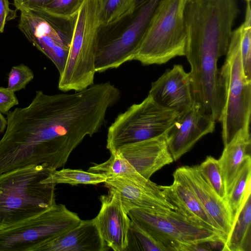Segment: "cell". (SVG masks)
I'll list each match as a JSON object with an SVG mask.
<instances>
[{"label": "cell", "instance_id": "obj_24", "mask_svg": "<svg viewBox=\"0 0 251 251\" xmlns=\"http://www.w3.org/2000/svg\"><path fill=\"white\" fill-rule=\"evenodd\" d=\"M107 177L103 174L86 172L80 169H63L54 170L43 180L44 183L55 184L66 183L72 185L77 184L96 185L104 182Z\"/></svg>", "mask_w": 251, "mask_h": 251}, {"label": "cell", "instance_id": "obj_10", "mask_svg": "<svg viewBox=\"0 0 251 251\" xmlns=\"http://www.w3.org/2000/svg\"><path fill=\"white\" fill-rule=\"evenodd\" d=\"M81 220L65 205L55 204L43 212L0 230V251H37L76 226Z\"/></svg>", "mask_w": 251, "mask_h": 251}, {"label": "cell", "instance_id": "obj_31", "mask_svg": "<svg viewBox=\"0 0 251 251\" xmlns=\"http://www.w3.org/2000/svg\"><path fill=\"white\" fill-rule=\"evenodd\" d=\"M241 28L240 49L242 63L246 77L251 80V27L242 24Z\"/></svg>", "mask_w": 251, "mask_h": 251}, {"label": "cell", "instance_id": "obj_27", "mask_svg": "<svg viewBox=\"0 0 251 251\" xmlns=\"http://www.w3.org/2000/svg\"><path fill=\"white\" fill-rule=\"evenodd\" d=\"M125 251H163L157 243L141 227L131 220Z\"/></svg>", "mask_w": 251, "mask_h": 251}, {"label": "cell", "instance_id": "obj_14", "mask_svg": "<svg viewBox=\"0 0 251 251\" xmlns=\"http://www.w3.org/2000/svg\"><path fill=\"white\" fill-rule=\"evenodd\" d=\"M19 28L26 38L43 52L62 73L70 47L48 22L29 12H21Z\"/></svg>", "mask_w": 251, "mask_h": 251}, {"label": "cell", "instance_id": "obj_30", "mask_svg": "<svg viewBox=\"0 0 251 251\" xmlns=\"http://www.w3.org/2000/svg\"><path fill=\"white\" fill-rule=\"evenodd\" d=\"M83 0H52L43 8L54 14L66 17L76 15Z\"/></svg>", "mask_w": 251, "mask_h": 251}, {"label": "cell", "instance_id": "obj_21", "mask_svg": "<svg viewBox=\"0 0 251 251\" xmlns=\"http://www.w3.org/2000/svg\"><path fill=\"white\" fill-rule=\"evenodd\" d=\"M251 194V155H248L245 158L226 199L233 226L243 204Z\"/></svg>", "mask_w": 251, "mask_h": 251}, {"label": "cell", "instance_id": "obj_7", "mask_svg": "<svg viewBox=\"0 0 251 251\" xmlns=\"http://www.w3.org/2000/svg\"><path fill=\"white\" fill-rule=\"evenodd\" d=\"M186 0H163L147 30L133 60L142 64H162L185 56L184 19Z\"/></svg>", "mask_w": 251, "mask_h": 251}, {"label": "cell", "instance_id": "obj_35", "mask_svg": "<svg viewBox=\"0 0 251 251\" xmlns=\"http://www.w3.org/2000/svg\"><path fill=\"white\" fill-rule=\"evenodd\" d=\"M243 24L246 27H251V10L250 2H247L245 21Z\"/></svg>", "mask_w": 251, "mask_h": 251}, {"label": "cell", "instance_id": "obj_20", "mask_svg": "<svg viewBox=\"0 0 251 251\" xmlns=\"http://www.w3.org/2000/svg\"><path fill=\"white\" fill-rule=\"evenodd\" d=\"M251 145L250 131L241 129L224 146L222 155L218 161L226 196L232 188L245 158L250 155Z\"/></svg>", "mask_w": 251, "mask_h": 251}, {"label": "cell", "instance_id": "obj_17", "mask_svg": "<svg viewBox=\"0 0 251 251\" xmlns=\"http://www.w3.org/2000/svg\"><path fill=\"white\" fill-rule=\"evenodd\" d=\"M117 151L138 173L147 179H150L155 172L174 161L164 135L126 145Z\"/></svg>", "mask_w": 251, "mask_h": 251}, {"label": "cell", "instance_id": "obj_22", "mask_svg": "<svg viewBox=\"0 0 251 251\" xmlns=\"http://www.w3.org/2000/svg\"><path fill=\"white\" fill-rule=\"evenodd\" d=\"M251 196L243 204L223 251H251Z\"/></svg>", "mask_w": 251, "mask_h": 251}, {"label": "cell", "instance_id": "obj_9", "mask_svg": "<svg viewBox=\"0 0 251 251\" xmlns=\"http://www.w3.org/2000/svg\"><path fill=\"white\" fill-rule=\"evenodd\" d=\"M127 215L157 243L163 251H190L195 244L210 241L226 244L217 234L175 210L162 213L133 208L129 210Z\"/></svg>", "mask_w": 251, "mask_h": 251}, {"label": "cell", "instance_id": "obj_8", "mask_svg": "<svg viewBox=\"0 0 251 251\" xmlns=\"http://www.w3.org/2000/svg\"><path fill=\"white\" fill-rule=\"evenodd\" d=\"M179 114L148 95L117 116L108 128L106 148L114 152L123 146L164 135Z\"/></svg>", "mask_w": 251, "mask_h": 251}, {"label": "cell", "instance_id": "obj_5", "mask_svg": "<svg viewBox=\"0 0 251 251\" xmlns=\"http://www.w3.org/2000/svg\"><path fill=\"white\" fill-rule=\"evenodd\" d=\"M101 0H83L78 11L67 59L59 75L62 92L83 90L94 84Z\"/></svg>", "mask_w": 251, "mask_h": 251}, {"label": "cell", "instance_id": "obj_15", "mask_svg": "<svg viewBox=\"0 0 251 251\" xmlns=\"http://www.w3.org/2000/svg\"><path fill=\"white\" fill-rule=\"evenodd\" d=\"M148 95L157 103L179 113L193 104L190 73L175 65L152 82Z\"/></svg>", "mask_w": 251, "mask_h": 251}, {"label": "cell", "instance_id": "obj_23", "mask_svg": "<svg viewBox=\"0 0 251 251\" xmlns=\"http://www.w3.org/2000/svg\"><path fill=\"white\" fill-rule=\"evenodd\" d=\"M110 153L107 161L90 167L88 171L104 175L107 178L120 176L137 181L149 179L138 173L118 151Z\"/></svg>", "mask_w": 251, "mask_h": 251}, {"label": "cell", "instance_id": "obj_26", "mask_svg": "<svg viewBox=\"0 0 251 251\" xmlns=\"http://www.w3.org/2000/svg\"><path fill=\"white\" fill-rule=\"evenodd\" d=\"M198 167L201 176L217 195L226 201V189L218 160L208 156Z\"/></svg>", "mask_w": 251, "mask_h": 251}, {"label": "cell", "instance_id": "obj_32", "mask_svg": "<svg viewBox=\"0 0 251 251\" xmlns=\"http://www.w3.org/2000/svg\"><path fill=\"white\" fill-rule=\"evenodd\" d=\"M19 101L14 92L8 88L0 87V112L7 114L9 110L18 105Z\"/></svg>", "mask_w": 251, "mask_h": 251}, {"label": "cell", "instance_id": "obj_13", "mask_svg": "<svg viewBox=\"0 0 251 251\" xmlns=\"http://www.w3.org/2000/svg\"><path fill=\"white\" fill-rule=\"evenodd\" d=\"M173 176L174 179L185 185L194 193L227 239L233 225L226 203L203 177L198 165L179 167L174 172Z\"/></svg>", "mask_w": 251, "mask_h": 251}, {"label": "cell", "instance_id": "obj_33", "mask_svg": "<svg viewBox=\"0 0 251 251\" xmlns=\"http://www.w3.org/2000/svg\"><path fill=\"white\" fill-rule=\"evenodd\" d=\"M9 4L8 0H0V33L3 32L7 21L17 17V11L11 9Z\"/></svg>", "mask_w": 251, "mask_h": 251}, {"label": "cell", "instance_id": "obj_11", "mask_svg": "<svg viewBox=\"0 0 251 251\" xmlns=\"http://www.w3.org/2000/svg\"><path fill=\"white\" fill-rule=\"evenodd\" d=\"M216 123L195 102L189 108L180 113L164 135L174 161L179 159L203 136L213 132Z\"/></svg>", "mask_w": 251, "mask_h": 251}, {"label": "cell", "instance_id": "obj_18", "mask_svg": "<svg viewBox=\"0 0 251 251\" xmlns=\"http://www.w3.org/2000/svg\"><path fill=\"white\" fill-rule=\"evenodd\" d=\"M162 194L175 210L191 221L214 232L226 243V238L187 186L174 179L172 184L159 185Z\"/></svg>", "mask_w": 251, "mask_h": 251}, {"label": "cell", "instance_id": "obj_19", "mask_svg": "<svg viewBox=\"0 0 251 251\" xmlns=\"http://www.w3.org/2000/svg\"><path fill=\"white\" fill-rule=\"evenodd\" d=\"M94 219L82 220L76 226L39 248L37 251H107Z\"/></svg>", "mask_w": 251, "mask_h": 251}, {"label": "cell", "instance_id": "obj_29", "mask_svg": "<svg viewBox=\"0 0 251 251\" xmlns=\"http://www.w3.org/2000/svg\"><path fill=\"white\" fill-rule=\"evenodd\" d=\"M34 77L32 70L25 64L13 66L8 77L7 88L13 92L25 89Z\"/></svg>", "mask_w": 251, "mask_h": 251}, {"label": "cell", "instance_id": "obj_16", "mask_svg": "<svg viewBox=\"0 0 251 251\" xmlns=\"http://www.w3.org/2000/svg\"><path fill=\"white\" fill-rule=\"evenodd\" d=\"M101 208L94 218L103 240L114 251H125L131 220L124 209L119 197L108 190L100 196Z\"/></svg>", "mask_w": 251, "mask_h": 251}, {"label": "cell", "instance_id": "obj_25", "mask_svg": "<svg viewBox=\"0 0 251 251\" xmlns=\"http://www.w3.org/2000/svg\"><path fill=\"white\" fill-rule=\"evenodd\" d=\"M27 12L45 20L54 29L64 43L70 47L77 14L72 17H63L52 13L43 8H34Z\"/></svg>", "mask_w": 251, "mask_h": 251}, {"label": "cell", "instance_id": "obj_2", "mask_svg": "<svg viewBox=\"0 0 251 251\" xmlns=\"http://www.w3.org/2000/svg\"><path fill=\"white\" fill-rule=\"evenodd\" d=\"M54 170L42 164L0 174V230L36 216L56 204V184L43 182Z\"/></svg>", "mask_w": 251, "mask_h": 251}, {"label": "cell", "instance_id": "obj_4", "mask_svg": "<svg viewBox=\"0 0 251 251\" xmlns=\"http://www.w3.org/2000/svg\"><path fill=\"white\" fill-rule=\"evenodd\" d=\"M163 0H135L115 20L100 24L95 58L96 72L117 68L133 60L159 5Z\"/></svg>", "mask_w": 251, "mask_h": 251}, {"label": "cell", "instance_id": "obj_34", "mask_svg": "<svg viewBox=\"0 0 251 251\" xmlns=\"http://www.w3.org/2000/svg\"><path fill=\"white\" fill-rule=\"evenodd\" d=\"M52 0H13L14 5L17 10L21 12L44 7Z\"/></svg>", "mask_w": 251, "mask_h": 251}, {"label": "cell", "instance_id": "obj_1", "mask_svg": "<svg viewBox=\"0 0 251 251\" xmlns=\"http://www.w3.org/2000/svg\"><path fill=\"white\" fill-rule=\"evenodd\" d=\"M120 95L109 81L73 93L36 91L28 106L6 114L0 174L30 165L46 164L54 170L64 166L86 136L100 131Z\"/></svg>", "mask_w": 251, "mask_h": 251}, {"label": "cell", "instance_id": "obj_28", "mask_svg": "<svg viewBox=\"0 0 251 251\" xmlns=\"http://www.w3.org/2000/svg\"><path fill=\"white\" fill-rule=\"evenodd\" d=\"M135 0H101L100 11V24H108L127 12Z\"/></svg>", "mask_w": 251, "mask_h": 251}, {"label": "cell", "instance_id": "obj_3", "mask_svg": "<svg viewBox=\"0 0 251 251\" xmlns=\"http://www.w3.org/2000/svg\"><path fill=\"white\" fill-rule=\"evenodd\" d=\"M239 9L236 0H186L185 55H226Z\"/></svg>", "mask_w": 251, "mask_h": 251}, {"label": "cell", "instance_id": "obj_6", "mask_svg": "<svg viewBox=\"0 0 251 251\" xmlns=\"http://www.w3.org/2000/svg\"><path fill=\"white\" fill-rule=\"evenodd\" d=\"M240 26L232 31L225 61L220 70L225 104L219 122L224 146L240 130L250 131L251 80L245 76L240 49Z\"/></svg>", "mask_w": 251, "mask_h": 251}, {"label": "cell", "instance_id": "obj_12", "mask_svg": "<svg viewBox=\"0 0 251 251\" xmlns=\"http://www.w3.org/2000/svg\"><path fill=\"white\" fill-rule=\"evenodd\" d=\"M104 183L119 197L127 213L133 208L162 213L175 210L162 194L159 185L150 179L137 181L119 176L107 178Z\"/></svg>", "mask_w": 251, "mask_h": 251}, {"label": "cell", "instance_id": "obj_37", "mask_svg": "<svg viewBox=\"0 0 251 251\" xmlns=\"http://www.w3.org/2000/svg\"><path fill=\"white\" fill-rule=\"evenodd\" d=\"M246 0L247 2H250V1H251V0Z\"/></svg>", "mask_w": 251, "mask_h": 251}, {"label": "cell", "instance_id": "obj_36", "mask_svg": "<svg viewBox=\"0 0 251 251\" xmlns=\"http://www.w3.org/2000/svg\"><path fill=\"white\" fill-rule=\"evenodd\" d=\"M7 119L0 112V133L5 131L7 126Z\"/></svg>", "mask_w": 251, "mask_h": 251}]
</instances>
